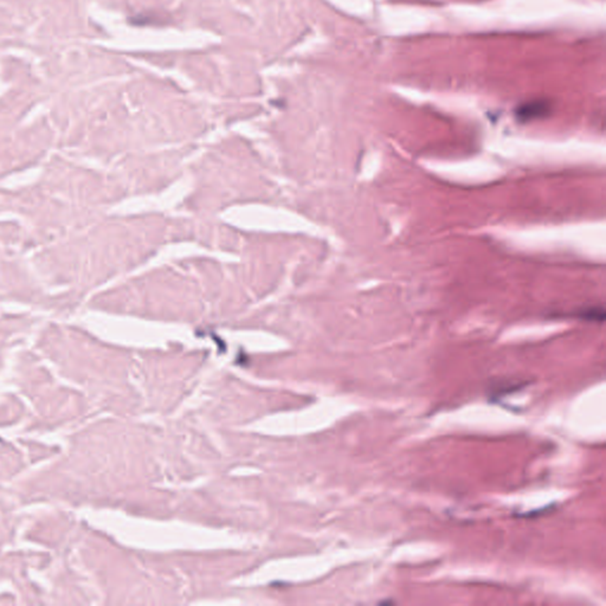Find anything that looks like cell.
<instances>
[{
	"label": "cell",
	"instance_id": "6da1fadb",
	"mask_svg": "<svg viewBox=\"0 0 606 606\" xmlns=\"http://www.w3.org/2000/svg\"><path fill=\"white\" fill-rule=\"evenodd\" d=\"M551 112L550 102L542 101V100H537V101H531L524 103L516 109L517 119L522 122L533 121V120L542 119V117L547 116Z\"/></svg>",
	"mask_w": 606,
	"mask_h": 606
},
{
	"label": "cell",
	"instance_id": "7a4b0ae2",
	"mask_svg": "<svg viewBox=\"0 0 606 606\" xmlns=\"http://www.w3.org/2000/svg\"><path fill=\"white\" fill-rule=\"evenodd\" d=\"M574 316L590 322H601L605 317V311L601 307H587L578 310Z\"/></svg>",
	"mask_w": 606,
	"mask_h": 606
}]
</instances>
